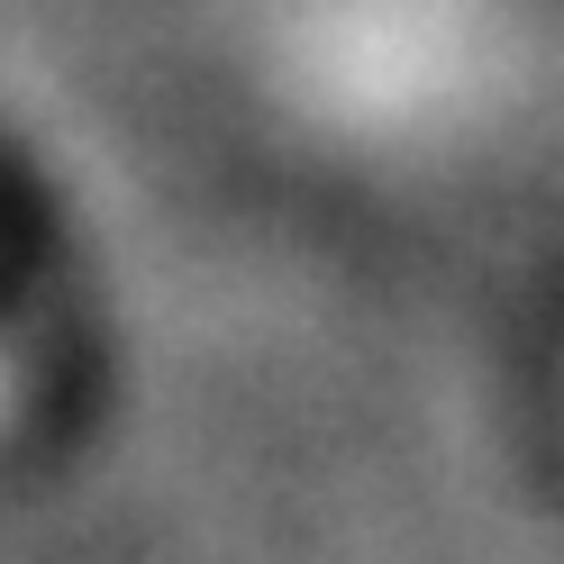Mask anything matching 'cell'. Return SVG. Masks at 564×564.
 Here are the masks:
<instances>
[{"mask_svg": "<svg viewBox=\"0 0 564 564\" xmlns=\"http://www.w3.org/2000/svg\"><path fill=\"white\" fill-rule=\"evenodd\" d=\"M10 365L19 356H10V328H0V419H10Z\"/></svg>", "mask_w": 564, "mask_h": 564, "instance_id": "cell-2", "label": "cell"}, {"mask_svg": "<svg viewBox=\"0 0 564 564\" xmlns=\"http://www.w3.org/2000/svg\"><path fill=\"white\" fill-rule=\"evenodd\" d=\"M264 64L319 128L410 147L491 110L510 19L501 0H264Z\"/></svg>", "mask_w": 564, "mask_h": 564, "instance_id": "cell-1", "label": "cell"}]
</instances>
